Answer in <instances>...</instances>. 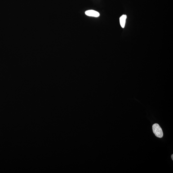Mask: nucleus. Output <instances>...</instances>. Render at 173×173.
I'll return each instance as SVG.
<instances>
[{"label": "nucleus", "instance_id": "nucleus-1", "mask_svg": "<svg viewBox=\"0 0 173 173\" xmlns=\"http://www.w3.org/2000/svg\"><path fill=\"white\" fill-rule=\"evenodd\" d=\"M152 129L153 133L156 137L160 138L163 137V133L162 128L158 124L155 123L153 124L152 126Z\"/></svg>", "mask_w": 173, "mask_h": 173}, {"label": "nucleus", "instance_id": "nucleus-2", "mask_svg": "<svg viewBox=\"0 0 173 173\" xmlns=\"http://www.w3.org/2000/svg\"><path fill=\"white\" fill-rule=\"evenodd\" d=\"M85 14L88 16L98 17L100 16V14L95 10H87L85 12Z\"/></svg>", "mask_w": 173, "mask_h": 173}, {"label": "nucleus", "instance_id": "nucleus-3", "mask_svg": "<svg viewBox=\"0 0 173 173\" xmlns=\"http://www.w3.org/2000/svg\"><path fill=\"white\" fill-rule=\"evenodd\" d=\"M127 15H122L120 18V23L121 26L122 28H124L126 24V19H127Z\"/></svg>", "mask_w": 173, "mask_h": 173}, {"label": "nucleus", "instance_id": "nucleus-4", "mask_svg": "<svg viewBox=\"0 0 173 173\" xmlns=\"http://www.w3.org/2000/svg\"><path fill=\"white\" fill-rule=\"evenodd\" d=\"M171 159H172L173 160V154L172 155H171Z\"/></svg>", "mask_w": 173, "mask_h": 173}]
</instances>
